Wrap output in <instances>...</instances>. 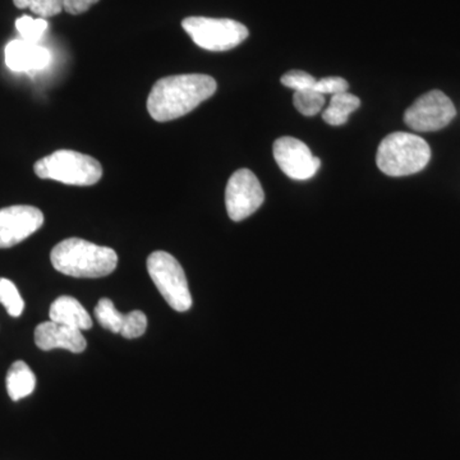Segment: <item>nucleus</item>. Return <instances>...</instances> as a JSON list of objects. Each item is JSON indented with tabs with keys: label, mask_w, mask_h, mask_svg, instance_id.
<instances>
[{
	"label": "nucleus",
	"mask_w": 460,
	"mask_h": 460,
	"mask_svg": "<svg viewBox=\"0 0 460 460\" xmlns=\"http://www.w3.org/2000/svg\"><path fill=\"white\" fill-rule=\"evenodd\" d=\"M217 84L208 75H169L154 84L147 111L156 122H169L190 113L217 93Z\"/></svg>",
	"instance_id": "nucleus-1"
},
{
	"label": "nucleus",
	"mask_w": 460,
	"mask_h": 460,
	"mask_svg": "<svg viewBox=\"0 0 460 460\" xmlns=\"http://www.w3.org/2000/svg\"><path fill=\"white\" fill-rule=\"evenodd\" d=\"M50 260L57 271L89 279L108 277L118 265L114 250L81 238H68L58 243L51 251Z\"/></svg>",
	"instance_id": "nucleus-2"
},
{
	"label": "nucleus",
	"mask_w": 460,
	"mask_h": 460,
	"mask_svg": "<svg viewBox=\"0 0 460 460\" xmlns=\"http://www.w3.org/2000/svg\"><path fill=\"white\" fill-rule=\"evenodd\" d=\"M429 159L431 148L422 137L410 132H394L381 141L376 164L389 177H405L423 171Z\"/></svg>",
	"instance_id": "nucleus-3"
},
{
	"label": "nucleus",
	"mask_w": 460,
	"mask_h": 460,
	"mask_svg": "<svg viewBox=\"0 0 460 460\" xmlns=\"http://www.w3.org/2000/svg\"><path fill=\"white\" fill-rule=\"evenodd\" d=\"M33 171L41 180L57 181L69 186H93L102 177L98 160L74 150L54 151L36 162Z\"/></svg>",
	"instance_id": "nucleus-4"
},
{
	"label": "nucleus",
	"mask_w": 460,
	"mask_h": 460,
	"mask_svg": "<svg viewBox=\"0 0 460 460\" xmlns=\"http://www.w3.org/2000/svg\"><path fill=\"white\" fill-rule=\"evenodd\" d=\"M147 271L166 304L178 313L192 307L189 281L178 260L164 251H156L147 259Z\"/></svg>",
	"instance_id": "nucleus-5"
},
{
	"label": "nucleus",
	"mask_w": 460,
	"mask_h": 460,
	"mask_svg": "<svg viewBox=\"0 0 460 460\" xmlns=\"http://www.w3.org/2000/svg\"><path fill=\"white\" fill-rule=\"evenodd\" d=\"M181 27L198 47L208 51H226L246 40V26L229 18L187 17Z\"/></svg>",
	"instance_id": "nucleus-6"
},
{
	"label": "nucleus",
	"mask_w": 460,
	"mask_h": 460,
	"mask_svg": "<svg viewBox=\"0 0 460 460\" xmlns=\"http://www.w3.org/2000/svg\"><path fill=\"white\" fill-rule=\"evenodd\" d=\"M456 115L452 100L443 91H429L413 102L404 114V122L417 132H435L450 124Z\"/></svg>",
	"instance_id": "nucleus-7"
},
{
	"label": "nucleus",
	"mask_w": 460,
	"mask_h": 460,
	"mask_svg": "<svg viewBox=\"0 0 460 460\" xmlns=\"http://www.w3.org/2000/svg\"><path fill=\"white\" fill-rule=\"evenodd\" d=\"M265 199L259 178L250 169H239L229 178L226 190V211L233 222H242L256 213Z\"/></svg>",
	"instance_id": "nucleus-8"
},
{
	"label": "nucleus",
	"mask_w": 460,
	"mask_h": 460,
	"mask_svg": "<svg viewBox=\"0 0 460 460\" xmlns=\"http://www.w3.org/2000/svg\"><path fill=\"white\" fill-rule=\"evenodd\" d=\"M274 159L281 172L295 181H307L319 172L321 162L305 142L281 137L274 142Z\"/></svg>",
	"instance_id": "nucleus-9"
},
{
	"label": "nucleus",
	"mask_w": 460,
	"mask_h": 460,
	"mask_svg": "<svg viewBox=\"0 0 460 460\" xmlns=\"http://www.w3.org/2000/svg\"><path fill=\"white\" fill-rule=\"evenodd\" d=\"M44 224V214L29 205L9 206L0 210V248L16 246Z\"/></svg>",
	"instance_id": "nucleus-10"
},
{
	"label": "nucleus",
	"mask_w": 460,
	"mask_h": 460,
	"mask_svg": "<svg viewBox=\"0 0 460 460\" xmlns=\"http://www.w3.org/2000/svg\"><path fill=\"white\" fill-rule=\"evenodd\" d=\"M93 313L102 328L114 332V334H120L123 338H140L146 332V314L138 310L129 314L119 313L111 299H100Z\"/></svg>",
	"instance_id": "nucleus-11"
},
{
	"label": "nucleus",
	"mask_w": 460,
	"mask_h": 460,
	"mask_svg": "<svg viewBox=\"0 0 460 460\" xmlns=\"http://www.w3.org/2000/svg\"><path fill=\"white\" fill-rule=\"evenodd\" d=\"M35 344L45 352L66 349L72 353H83L87 347L86 339L81 330L69 328L54 321H47L36 326Z\"/></svg>",
	"instance_id": "nucleus-12"
},
{
	"label": "nucleus",
	"mask_w": 460,
	"mask_h": 460,
	"mask_svg": "<svg viewBox=\"0 0 460 460\" xmlns=\"http://www.w3.org/2000/svg\"><path fill=\"white\" fill-rule=\"evenodd\" d=\"M51 54L38 42L13 40L5 48V65L13 72H38L50 65Z\"/></svg>",
	"instance_id": "nucleus-13"
},
{
	"label": "nucleus",
	"mask_w": 460,
	"mask_h": 460,
	"mask_svg": "<svg viewBox=\"0 0 460 460\" xmlns=\"http://www.w3.org/2000/svg\"><path fill=\"white\" fill-rule=\"evenodd\" d=\"M50 321L77 330H90L93 328V319L86 308L84 307L75 296H62L57 298L50 305Z\"/></svg>",
	"instance_id": "nucleus-14"
},
{
	"label": "nucleus",
	"mask_w": 460,
	"mask_h": 460,
	"mask_svg": "<svg viewBox=\"0 0 460 460\" xmlns=\"http://www.w3.org/2000/svg\"><path fill=\"white\" fill-rule=\"evenodd\" d=\"M36 386V376L23 361L14 362L7 374V392L12 401L18 402L31 395Z\"/></svg>",
	"instance_id": "nucleus-15"
},
{
	"label": "nucleus",
	"mask_w": 460,
	"mask_h": 460,
	"mask_svg": "<svg viewBox=\"0 0 460 460\" xmlns=\"http://www.w3.org/2000/svg\"><path fill=\"white\" fill-rule=\"evenodd\" d=\"M361 107V100L353 93H335L330 99L329 107L323 113V119L330 126H343L348 122L349 115Z\"/></svg>",
	"instance_id": "nucleus-16"
},
{
	"label": "nucleus",
	"mask_w": 460,
	"mask_h": 460,
	"mask_svg": "<svg viewBox=\"0 0 460 460\" xmlns=\"http://www.w3.org/2000/svg\"><path fill=\"white\" fill-rule=\"evenodd\" d=\"M325 95L320 93L319 91L314 89L296 91L293 95V102L299 113L305 115V117H314L323 111L325 105Z\"/></svg>",
	"instance_id": "nucleus-17"
},
{
	"label": "nucleus",
	"mask_w": 460,
	"mask_h": 460,
	"mask_svg": "<svg viewBox=\"0 0 460 460\" xmlns=\"http://www.w3.org/2000/svg\"><path fill=\"white\" fill-rule=\"evenodd\" d=\"M0 304L12 317H20L25 310V302L13 281L0 278Z\"/></svg>",
	"instance_id": "nucleus-18"
},
{
	"label": "nucleus",
	"mask_w": 460,
	"mask_h": 460,
	"mask_svg": "<svg viewBox=\"0 0 460 460\" xmlns=\"http://www.w3.org/2000/svg\"><path fill=\"white\" fill-rule=\"evenodd\" d=\"M17 31L20 32L22 40L38 42L47 31L49 23L45 18H32L22 16L16 21Z\"/></svg>",
	"instance_id": "nucleus-19"
},
{
	"label": "nucleus",
	"mask_w": 460,
	"mask_h": 460,
	"mask_svg": "<svg viewBox=\"0 0 460 460\" xmlns=\"http://www.w3.org/2000/svg\"><path fill=\"white\" fill-rule=\"evenodd\" d=\"M20 9L30 8L40 18L57 16L63 9V0H13Z\"/></svg>",
	"instance_id": "nucleus-20"
},
{
	"label": "nucleus",
	"mask_w": 460,
	"mask_h": 460,
	"mask_svg": "<svg viewBox=\"0 0 460 460\" xmlns=\"http://www.w3.org/2000/svg\"><path fill=\"white\" fill-rule=\"evenodd\" d=\"M316 81L314 75L305 71H290L281 77V84L295 91L314 89Z\"/></svg>",
	"instance_id": "nucleus-21"
},
{
	"label": "nucleus",
	"mask_w": 460,
	"mask_h": 460,
	"mask_svg": "<svg viewBox=\"0 0 460 460\" xmlns=\"http://www.w3.org/2000/svg\"><path fill=\"white\" fill-rule=\"evenodd\" d=\"M349 89V84L341 77H325L316 81L314 90L319 91L323 95H335V93H345Z\"/></svg>",
	"instance_id": "nucleus-22"
},
{
	"label": "nucleus",
	"mask_w": 460,
	"mask_h": 460,
	"mask_svg": "<svg viewBox=\"0 0 460 460\" xmlns=\"http://www.w3.org/2000/svg\"><path fill=\"white\" fill-rule=\"evenodd\" d=\"M98 2L99 0H63V9L66 13L77 16V14H83L89 11Z\"/></svg>",
	"instance_id": "nucleus-23"
}]
</instances>
